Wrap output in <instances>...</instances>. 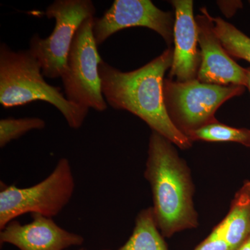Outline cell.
Listing matches in <instances>:
<instances>
[{
    "mask_svg": "<svg viewBox=\"0 0 250 250\" xmlns=\"http://www.w3.org/2000/svg\"><path fill=\"white\" fill-rule=\"evenodd\" d=\"M174 48L169 47L143 67L125 72L103 60L99 73L107 104L139 117L152 131L180 149H188L192 147V141L174 126L164 104V77L172 66Z\"/></svg>",
    "mask_w": 250,
    "mask_h": 250,
    "instance_id": "6da1fadb",
    "label": "cell"
},
{
    "mask_svg": "<svg viewBox=\"0 0 250 250\" xmlns=\"http://www.w3.org/2000/svg\"><path fill=\"white\" fill-rule=\"evenodd\" d=\"M144 176L152 189L153 214L166 238L198 227L190 169L173 143L152 131Z\"/></svg>",
    "mask_w": 250,
    "mask_h": 250,
    "instance_id": "7a4b0ae2",
    "label": "cell"
},
{
    "mask_svg": "<svg viewBox=\"0 0 250 250\" xmlns=\"http://www.w3.org/2000/svg\"><path fill=\"white\" fill-rule=\"evenodd\" d=\"M36 101L52 104L72 129H80L89 109L67 100L60 87L49 84L40 62L29 49L13 51L0 45V104L9 108Z\"/></svg>",
    "mask_w": 250,
    "mask_h": 250,
    "instance_id": "3957f363",
    "label": "cell"
},
{
    "mask_svg": "<svg viewBox=\"0 0 250 250\" xmlns=\"http://www.w3.org/2000/svg\"><path fill=\"white\" fill-rule=\"evenodd\" d=\"M0 230L18 217L30 213L54 218L65 208L75 189L70 161L62 158L47 178L32 187L0 183Z\"/></svg>",
    "mask_w": 250,
    "mask_h": 250,
    "instance_id": "277c9868",
    "label": "cell"
},
{
    "mask_svg": "<svg viewBox=\"0 0 250 250\" xmlns=\"http://www.w3.org/2000/svg\"><path fill=\"white\" fill-rule=\"evenodd\" d=\"M245 89L243 85L210 84L197 80L179 82L168 78L164 80L163 94L171 121L188 137L203 126L218 123L217 110Z\"/></svg>",
    "mask_w": 250,
    "mask_h": 250,
    "instance_id": "5b68a950",
    "label": "cell"
},
{
    "mask_svg": "<svg viewBox=\"0 0 250 250\" xmlns=\"http://www.w3.org/2000/svg\"><path fill=\"white\" fill-rule=\"evenodd\" d=\"M94 18L85 19L77 29L61 78L67 100L88 109L103 112L108 106L99 73V65L103 59L94 38Z\"/></svg>",
    "mask_w": 250,
    "mask_h": 250,
    "instance_id": "8992f818",
    "label": "cell"
},
{
    "mask_svg": "<svg viewBox=\"0 0 250 250\" xmlns=\"http://www.w3.org/2000/svg\"><path fill=\"white\" fill-rule=\"evenodd\" d=\"M95 14V6L91 0H56L47 8L45 16L55 20L54 30L46 39L34 34L29 49L40 62L44 77H62L77 29Z\"/></svg>",
    "mask_w": 250,
    "mask_h": 250,
    "instance_id": "52a82bcc",
    "label": "cell"
},
{
    "mask_svg": "<svg viewBox=\"0 0 250 250\" xmlns=\"http://www.w3.org/2000/svg\"><path fill=\"white\" fill-rule=\"evenodd\" d=\"M174 21L172 13L159 9L150 0H115L102 17L94 18V38L100 45L123 29L146 27L156 31L170 45Z\"/></svg>",
    "mask_w": 250,
    "mask_h": 250,
    "instance_id": "ba28073f",
    "label": "cell"
},
{
    "mask_svg": "<svg viewBox=\"0 0 250 250\" xmlns=\"http://www.w3.org/2000/svg\"><path fill=\"white\" fill-rule=\"evenodd\" d=\"M195 16L202 62L197 80L220 85L247 86L246 68L236 63L224 48L215 34L211 16L205 7Z\"/></svg>",
    "mask_w": 250,
    "mask_h": 250,
    "instance_id": "9c48e42d",
    "label": "cell"
},
{
    "mask_svg": "<svg viewBox=\"0 0 250 250\" xmlns=\"http://www.w3.org/2000/svg\"><path fill=\"white\" fill-rule=\"evenodd\" d=\"M32 222L22 225L14 220L0 231L1 245L8 243L20 250H64L80 246L84 238L59 226L52 218L34 213Z\"/></svg>",
    "mask_w": 250,
    "mask_h": 250,
    "instance_id": "30bf717a",
    "label": "cell"
},
{
    "mask_svg": "<svg viewBox=\"0 0 250 250\" xmlns=\"http://www.w3.org/2000/svg\"><path fill=\"white\" fill-rule=\"evenodd\" d=\"M175 11L174 57L169 79L179 82L197 80L202 62L192 0H172Z\"/></svg>",
    "mask_w": 250,
    "mask_h": 250,
    "instance_id": "8fae6325",
    "label": "cell"
},
{
    "mask_svg": "<svg viewBox=\"0 0 250 250\" xmlns=\"http://www.w3.org/2000/svg\"><path fill=\"white\" fill-rule=\"evenodd\" d=\"M233 250H238L250 234V181L235 194L228 215L214 228Z\"/></svg>",
    "mask_w": 250,
    "mask_h": 250,
    "instance_id": "7c38bea8",
    "label": "cell"
},
{
    "mask_svg": "<svg viewBox=\"0 0 250 250\" xmlns=\"http://www.w3.org/2000/svg\"><path fill=\"white\" fill-rule=\"evenodd\" d=\"M117 250H168L156 225L152 207L139 212L132 234L124 246Z\"/></svg>",
    "mask_w": 250,
    "mask_h": 250,
    "instance_id": "4fadbf2b",
    "label": "cell"
},
{
    "mask_svg": "<svg viewBox=\"0 0 250 250\" xmlns=\"http://www.w3.org/2000/svg\"><path fill=\"white\" fill-rule=\"evenodd\" d=\"M215 34L231 58L250 62V38L221 18L211 16Z\"/></svg>",
    "mask_w": 250,
    "mask_h": 250,
    "instance_id": "5bb4252c",
    "label": "cell"
},
{
    "mask_svg": "<svg viewBox=\"0 0 250 250\" xmlns=\"http://www.w3.org/2000/svg\"><path fill=\"white\" fill-rule=\"evenodd\" d=\"M188 137L192 142H232L250 147V129L231 127L219 122L203 126L189 134Z\"/></svg>",
    "mask_w": 250,
    "mask_h": 250,
    "instance_id": "9a60e30c",
    "label": "cell"
},
{
    "mask_svg": "<svg viewBox=\"0 0 250 250\" xmlns=\"http://www.w3.org/2000/svg\"><path fill=\"white\" fill-rule=\"evenodd\" d=\"M45 122L39 118H5L0 121V147L34 129L45 127Z\"/></svg>",
    "mask_w": 250,
    "mask_h": 250,
    "instance_id": "2e32d148",
    "label": "cell"
},
{
    "mask_svg": "<svg viewBox=\"0 0 250 250\" xmlns=\"http://www.w3.org/2000/svg\"><path fill=\"white\" fill-rule=\"evenodd\" d=\"M194 250H235L222 237L217 229H213L207 238Z\"/></svg>",
    "mask_w": 250,
    "mask_h": 250,
    "instance_id": "e0dca14e",
    "label": "cell"
},
{
    "mask_svg": "<svg viewBox=\"0 0 250 250\" xmlns=\"http://www.w3.org/2000/svg\"><path fill=\"white\" fill-rule=\"evenodd\" d=\"M222 2H223L225 6H228V7L222 6V5H219V6H220V9L223 11L224 14L228 16V17L233 16V15L236 13L237 10L242 7V2L241 1H222Z\"/></svg>",
    "mask_w": 250,
    "mask_h": 250,
    "instance_id": "ac0fdd59",
    "label": "cell"
},
{
    "mask_svg": "<svg viewBox=\"0 0 250 250\" xmlns=\"http://www.w3.org/2000/svg\"><path fill=\"white\" fill-rule=\"evenodd\" d=\"M238 250H250V234Z\"/></svg>",
    "mask_w": 250,
    "mask_h": 250,
    "instance_id": "d6986e66",
    "label": "cell"
},
{
    "mask_svg": "<svg viewBox=\"0 0 250 250\" xmlns=\"http://www.w3.org/2000/svg\"><path fill=\"white\" fill-rule=\"evenodd\" d=\"M247 75V86L250 92V67L246 68Z\"/></svg>",
    "mask_w": 250,
    "mask_h": 250,
    "instance_id": "ffe728a7",
    "label": "cell"
},
{
    "mask_svg": "<svg viewBox=\"0 0 250 250\" xmlns=\"http://www.w3.org/2000/svg\"><path fill=\"white\" fill-rule=\"evenodd\" d=\"M86 250L83 249V248H82V249H80V250Z\"/></svg>",
    "mask_w": 250,
    "mask_h": 250,
    "instance_id": "44dd1931",
    "label": "cell"
},
{
    "mask_svg": "<svg viewBox=\"0 0 250 250\" xmlns=\"http://www.w3.org/2000/svg\"></svg>",
    "mask_w": 250,
    "mask_h": 250,
    "instance_id": "7402d4cb",
    "label": "cell"
},
{
    "mask_svg": "<svg viewBox=\"0 0 250 250\" xmlns=\"http://www.w3.org/2000/svg\"><path fill=\"white\" fill-rule=\"evenodd\" d=\"M249 3H250V1H249Z\"/></svg>",
    "mask_w": 250,
    "mask_h": 250,
    "instance_id": "603a6c76",
    "label": "cell"
}]
</instances>
